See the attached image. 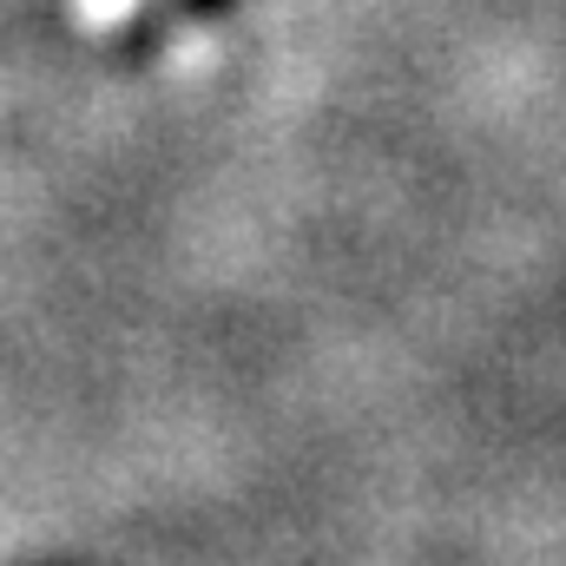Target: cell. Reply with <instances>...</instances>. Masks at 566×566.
<instances>
[{"instance_id":"1","label":"cell","mask_w":566,"mask_h":566,"mask_svg":"<svg viewBox=\"0 0 566 566\" xmlns=\"http://www.w3.org/2000/svg\"><path fill=\"white\" fill-rule=\"evenodd\" d=\"M80 7V20L93 27V33H106V27H119V20H133L145 0H73Z\"/></svg>"}]
</instances>
